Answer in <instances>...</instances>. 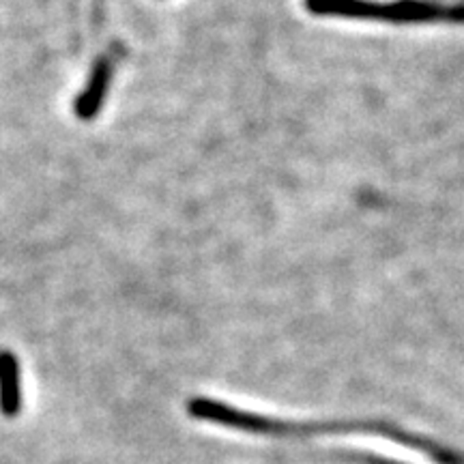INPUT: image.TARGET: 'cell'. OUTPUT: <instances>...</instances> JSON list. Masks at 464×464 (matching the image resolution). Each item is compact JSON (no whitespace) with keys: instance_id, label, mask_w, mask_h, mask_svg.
Wrapping results in <instances>:
<instances>
[{"instance_id":"obj_1","label":"cell","mask_w":464,"mask_h":464,"mask_svg":"<svg viewBox=\"0 0 464 464\" xmlns=\"http://www.w3.org/2000/svg\"><path fill=\"white\" fill-rule=\"evenodd\" d=\"M321 17L381 22V24H464V3L439 0H305Z\"/></svg>"},{"instance_id":"obj_2","label":"cell","mask_w":464,"mask_h":464,"mask_svg":"<svg viewBox=\"0 0 464 464\" xmlns=\"http://www.w3.org/2000/svg\"><path fill=\"white\" fill-rule=\"evenodd\" d=\"M112 69L114 67L110 63V58H100L95 63V67H92L89 75V82H86L84 91L75 100V114H78V119L91 121L100 112L103 102H106L110 82H112Z\"/></svg>"},{"instance_id":"obj_3","label":"cell","mask_w":464,"mask_h":464,"mask_svg":"<svg viewBox=\"0 0 464 464\" xmlns=\"http://www.w3.org/2000/svg\"><path fill=\"white\" fill-rule=\"evenodd\" d=\"M22 411V370L11 351H0V413L7 420Z\"/></svg>"}]
</instances>
